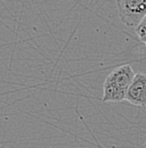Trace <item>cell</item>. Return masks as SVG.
Instances as JSON below:
<instances>
[{
  "label": "cell",
  "instance_id": "obj_1",
  "mask_svg": "<svg viewBox=\"0 0 146 148\" xmlns=\"http://www.w3.org/2000/svg\"><path fill=\"white\" fill-rule=\"evenodd\" d=\"M135 76L131 65L125 64L118 66L111 71L103 83L102 100L104 103H121L125 100V96L129 84Z\"/></svg>",
  "mask_w": 146,
  "mask_h": 148
},
{
  "label": "cell",
  "instance_id": "obj_2",
  "mask_svg": "<svg viewBox=\"0 0 146 148\" xmlns=\"http://www.w3.org/2000/svg\"><path fill=\"white\" fill-rule=\"evenodd\" d=\"M118 13L121 22L135 27L146 15V0H116Z\"/></svg>",
  "mask_w": 146,
  "mask_h": 148
},
{
  "label": "cell",
  "instance_id": "obj_3",
  "mask_svg": "<svg viewBox=\"0 0 146 148\" xmlns=\"http://www.w3.org/2000/svg\"><path fill=\"white\" fill-rule=\"evenodd\" d=\"M125 100L134 106L146 107V74L135 73L131 83L128 87Z\"/></svg>",
  "mask_w": 146,
  "mask_h": 148
},
{
  "label": "cell",
  "instance_id": "obj_4",
  "mask_svg": "<svg viewBox=\"0 0 146 148\" xmlns=\"http://www.w3.org/2000/svg\"><path fill=\"white\" fill-rule=\"evenodd\" d=\"M135 31H136V34L139 38V40L144 43V46L146 47V15L135 26Z\"/></svg>",
  "mask_w": 146,
  "mask_h": 148
},
{
  "label": "cell",
  "instance_id": "obj_5",
  "mask_svg": "<svg viewBox=\"0 0 146 148\" xmlns=\"http://www.w3.org/2000/svg\"><path fill=\"white\" fill-rule=\"evenodd\" d=\"M145 148H146V141H145Z\"/></svg>",
  "mask_w": 146,
  "mask_h": 148
}]
</instances>
